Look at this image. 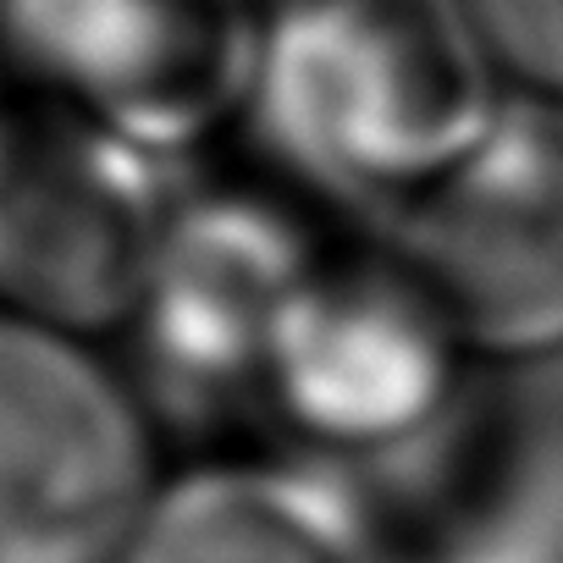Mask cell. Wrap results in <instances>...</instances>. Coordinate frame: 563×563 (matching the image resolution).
I'll return each mask as SVG.
<instances>
[{
    "label": "cell",
    "instance_id": "1",
    "mask_svg": "<svg viewBox=\"0 0 563 563\" xmlns=\"http://www.w3.org/2000/svg\"><path fill=\"white\" fill-rule=\"evenodd\" d=\"M514 111L459 0H271L243 139L332 210H398Z\"/></svg>",
    "mask_w": 563,
    "mask_h": 563
},
{
    "label": "cell",
    "instance_id": "2",
    "mask_svg": "<svg viewBox=\"0 0 563 563\" xmlns=\"http://www.w3.org/2000/svg\"><path fill=\"white\" fill-rule=\"evenodd\" d=\"M354 227L265 161L177 183L122 327V371L155 420L249 426L276 332Z\"/></svg>",
    "mask_w": 563,
    "mask_h": 563
},
{
    "label": "cell",
    "instance_id": "3",
    "mask_svg": "<svg viewBox=\"0 0 563 563\" xmlns=\"http://www.w3.org/2000/svg\"><path fill=\"white\" fill-rule=\"evenodd\" d=\"M470 371L475 360L420 276L376 227L349 232L276 332L254 442L376 475L464 415Z\"/></svg>",
    "mask_w": 563,
    "mask_h": 563
},
{
    "label": "cell",
    "instance_id": "4",
    "mask_svg": "<svg viewBox=\"0 0 563 563\" xmlns=\"http://www.w3.org/2000/svg\"><path fill=\"white\" fill-rule=\"evenodd\" d=\"M271 0H0L18 84L161 161L188 166L249 128Z\"/></svg>",
    "mask_w": 563,
    "mask_h": 563
},
{
    "label": "cell",
    "instance_id": "5",
    "mask_svg": "<svg viewBox=\"0 0 563 563\" xmlns=\"http://www.w3.org/2000/svg\"><path fill=\"white\" fill-rule=\"evenodd\" d=\"M166 470L106 343L0 310V563H122Z\"/></svg>",
    "mask_w": 563,
    "mask_h": 563
},
{
    "label": "cell",
    "instance_id": "6",
    "mask_svg": "<svg viewBox=\"0 0 563 563\" xmlns=\"http://www.w3.org/2000/svg\"><path fill=\"white\" fill-rule=\"evenodd\" d=\"M475 365L563 360V128L508 111L448 177L376 221Z\"/></svg>",
    "mask_w": 563,
    "mask_h": 563
},
{
    "label": "cell",
    "instance_id": "7",
    "mask_svg": "<svg viewBox=\"0 0 563 563\" xmlns=\"http://www.w3.org/2000/svg\"><path fill=\"white\" fill-rule=\"evenodd\" d=\"M177 183V166L40 106L0 188V310L89 343H117Z\"/></svg>",
    "mask_w": 563,
    "mask_h": 563
},
{
    "label": "cell",
    "instance_id": "8",
    "mask_svg": "<svg viewBox=\"0 0 563 563\" xmlns=\"http://www.w3.org/2000/svg\"><path fill=\"white\" fill-rule=\"evenodd\" d=\"M122 563H409L376 475L276 442L172 464Z\"/></svg>",
    "mask_w": 563,
    "mask_h": 563
},
{
    "label": "cell",
    "instance_id": "9",
    "mask_svg": "<svg viewBox=\"0 0 563 563\" xmlns=\"http://www.w3.org/2000/svg\"><path fill=\"white\" fill-rule=\"evenodd\" d=\"M508 100L563 111V0H459Z\"/></svg>",
    "mask_w": 563,
    "mask_h": 563
},
{
    "label": "cell",
    "instance_id": "10",
    "mask_svg": "<svg viewBox=\"0 0 563 563\" xmlns=\"http://www.w3.org/2000/svg\"><path fill=\"white\" fill-rule=\"evenodd\" d=\"M34 111H40V100L18 84V73H12L7 62H0V188H7V177H12L23 144H29Z\"/></svg>",
    "mask_w": 563,
    "mask_h": 563
}]
</instances>
